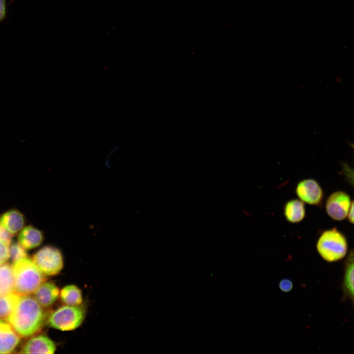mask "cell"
Instances as JSON below:
<instances>
[{"label":"cell","mask_w":354,"mask_h":354,"mask_svg":"<svg viewBox=\"0 0 354 354\" xmlns=\"http://www.w3.org/2000/svg\"><path fill=\"white\" fill-rule=\"evenodd\" d=\"M9 248V258L13 262L21 259L28 258V255L26 250L19 242L10 243Z\"/></svg>","instance_id":"cell-18"},{"label":"cell","mask_w":354,"mask_h":354,"mask_svg":"<svg viewBox=\"0 0 354 354\" xmlns=\"http://www.w3.org/2000/svg\"><path fill=\"white\" fill-rule=\"evenodd\" d=\"M14 292L19 295H30L46 281V277L28 258L13 262Z\"/></svg>","instance_id":"cell-2"},{"label":"cell","mask_w":354,"mask_h":354,"mask_svg":"<svg viewBox=\"0 0 354 354\" xmlns=\"http://www.w3.org/2000/svg\"><path fill=\"white\" fill-rule=\"evenodd\" d=\"M284 214L287 220L291 223L301 221L305 216L304 203L297 199L287 202L284 206Z\"/></svg>","instance_id":"cell-14"},{"label":"cell","mask_w":354,"mask_h":354,"mask_svg":"<svg viewBox=\"0 0 354 354\" xmlns=\"http://www.w3.org/2000/svg\"><path fill=\"white\" fill-rule=\"evenodd\" d=\"M321 257L328 262H334L343 259L348 251V242L345 236L336 228L322 233L316 244Z\"/></svg>","instance_id":"cell-3"},{"label":"cell","mask_w":354,"mask_h":354,"mask_svg":"<svg viewBox=\"0 0 354 354\" xmlns=\"http://www.w3.org/2000/svg\"><path fill=\"white\" fill-rule=\"evenodd\" d=\"M279 287L282 291L287 293L292 290L293 284L291 280L288 279H284L280 281Z\"/></svg>","instance_id":"cell-21"},{"label":"cell","mask_w":354,"mask_h":354,"mask_svg":"<svg viewBox=\"0 0 354 354\" xmlns=\"http://www.w3.org/2000/svg\"><path fill=\"white\" fill-rule=\"evenodd\" d=\"M12 236L6 229L0 225V240L9 246L12 241Z\"/></svg>","instance_id":"cell-20"},{"label":"cell","mask_w":354,"mask_h":354,"mask_svg":"<svg viewBox=\"0 0 354 354\" xmlns=\"http://www.w3.org/2000/svg\"><path fill=\"white\" fill-rule=\"evenodd\" d=\"M6 14V0H0V22L3 21Z\"/></svg>","instance_id":"cell-22"},{"label":"cell","mask_w":354,"mask_h":354,"mask_svg":"<svg viewBox=\"0 0 354 354\" xmlns=\"http://www.w3.org/2000/svg\"><path fill=\"white\" fill-rule=\"evenodd\" d=\"M56 350L55 343L49 337L43 334H35L24 343L19 353L52 354Z\"/></svg>","instance_id":"cell-8"},{"label":"cell","mask_w":354,"mask_h":354,"mask_svg":"<svg viewBox=\"0 0 354 354\" xmlns=\"http://www.w3.org/2000/svg\"><path fill=\"white\" fill-rule=\"evenodd\" d=\"M59 296L65 305L79 306L82 305L83 302L82 291L74 285L64 286L59 292Z\"/></svg>","instance_id":"cell-16"},{"label":"cell","mask_w":354,"mask_h":354,"mask_svg":"<svg viewBox=\"0 0 354 354\" xmlns=\"http://www.w3.org/2000/svg\"><path fill=\"white\" fill-rule=\"evenodd\" d=\"M352 201L350 196L342 191L332 193L325 203V210L332 219L341 221L346 218Z\"/></svg>","instance_id":"cell-6"},{"label":"cell","mask_w":354,"mask_h":354,"mask_svg":"<svg viewBox=\"0 0 354 354\" xmlns=\"http://www.w3.org/2000/svg\"><path fill=\"white\" fill-rule=\"evenodd\" d=\"M12 266L8 263L0 265V296L14 292Z\"/></svg>","instance_id":"cell-15"},{"label":"cell","mask_w":354,"mask_h":354,"mask_svg":"<svg viewBox=\"0 0 354 354\" xmlns=\"http://www.w3.org/2000/svg\"><path fill=\"white\" fill-rule=\"evenodd\" d=\"M295 193L301 201L310 205H319L324 198L322 187L317 181L311 178L299 182Z\"/></svg>","instance_id":"cell-7"},{"label":"cell","mask_w":354,"mask_h":354,"mask_svg":"<svg viewBox=\"0 0 354 354\" xmlns=\"http://www.w3.org/2000/svg\"><path fill=\"white\" fill-rule=\"evenodd\" d=\"M49 314L33 296L20 295L12 311L5 320L20 337L28 338L42 329Z\"/></svg>","instance_id":"cell-1"},{"label":"cell","mask_w":354,"mask_h":354,"mask_svg":"<svg viewBox=\"0 0 354 354\" xmlns=\"http://www.w3.org/2000/svg\"><path fill=\"white\" fill-rule=\"evenodd\" d=\"M25 223L23 214L15 209L5 212L0 218V225L12 235L20 232L23 228Z\"/></svg>","instance_id":"cell-13"},{"label":"cell","mask_w":354,"mask_h":354,"mask_svg":"<svg viewBox=\"0 0 354 354\" xmlns=\"http://www.w3.org/2000/svg\"><path fill=\"white\" fill-rule=\"evenodd\" d=\"M14 292L0 296V319H6L10 314L20 297Z\"/></svg>","instance_id":"cell-17"},{"label":"cell","mask_w":354,"mask_h":354,"mask_svg":"<svg viewBox=\"0 0 354 354\" xmlns=\"http://www.w3.org/2000/svg\"><path fill=\"white\" fill-rule=\"evenodd\" d=\"M9 258L8 246L0 240V265L5 263Z\"/></svg>","instance_id":"cell-19"},{"label":"cell","mask_w":354,"mask_h":354,"mask_svg":"<svg viewBox=\"0 0 354 354\" xmlns=\"http://www.w3.org/2000/svg\"><path fill=\"white\" fill-rule=\"evenodd\" d=\"M354 202L352 201L347 216L349 221L352 224L354 223Z\"/></svg>","instance_id":"cell-23"},{"label":"cell","mask_w":354,"mask_h":354,"mask_svg":"<svg viewBox=\"0 0 354 354\" xmlns=\"http://www.w3.org/2000/svg\"><path fill=\"white\" fill-rule=\"evenodd\" d=\"M43 238L41 231L32 226H28L20 231L18 241L26 249L30 250L40 246Z\"/></svg>","instance_id":"cell-12"},{"label":"cell","mask_w":354,"mask_h":354,"mask_svg":"<svg viewBox=\"0 0 354 354\" xmlns=\"http://www.w3.org/2000/svg\"><path fill=\"white\" fill-rule=\"evenodd\" d=\"M354 253L350 251L344 265V273L342 283L343 300L354 302Z\"/></svg>","instance_id":"cell-11"},{"label":"cell","mask_w":354,"mask_h":354,"mask_svg":"<svg viewBox=\"0 0 354 354\" xmlns=\"http://www.w3.org/2000/svg\"><path fill=\"white\" fill-rule=\"evenodd\" d=\"M20 339V336L8 322L0 320V354L12 353Z\"/></svg>","instance_id":"cell-9"},{"label":"cell","mask_w":354,"mask_h":354,"mask_svg":"<svg viewBox=\"0 0 354 354\" xmlns=\"http://www.w3.org/2000/svg\"><path fill=\"white\" fill-rule=\"evenodd\" d=\"M86 310L82 305H65L49 314L46 323L55 329L61 331H71L79 327L83 322Z\"/></svg>","instance_id":"cell-4"},{"label":"cell","mask_w":354,"mask_h":354,"mask_svg":"<svg viewBox=\"0 0 354 354\" xmlns=\"http://www.w3.org/2000/svg\"><path fill=\"white\" fill-rule=\"evenodd\" d=\"M32 261L45 276L59 274L63 267V260L60 250L52 246H45L33 256Z\"/></svg>","instance_id":"cell-5"},{"label":"cell","mask_w":354,"mask_h":354,"mask_svg":"<svg viewBox=\"0 0 354 354\" xmlns=\"http://www.w3.org/2000/svg\"><path fill=\"white\" fill-rule=\"evenodd\" d=\"M59 295L58 286L52 282H44L33 293V297L44 308L52 306Z\"/></svg>","instance_id":"cell-10"}]
</instances>
